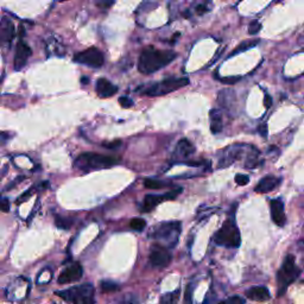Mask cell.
Returning a JSON list of instances; mask_svg holds the SVG:
<instances>
[{
    "mask_svg": "<svg viewBox=\"0 0 304 304\" xmlns=\"http://www.w3.org/2000/svg\"><path fill=\"white\" fill-rule=\"evenodd\" d=\"M144 186H145V188H148V189H160V188H164V186H166L168 183L162 182V180H158L148 178V180H145Z\"/></svg>",
    "mask_w": 304,
    "mask_h": 304,
    "instance_id": "24",
    "label": "cell"
},
{
    "mask_svg": "<svg viewBox=\"0 0 304 304\" xmlns=\"http://www.w3.org/2000/svg\"><path fill=\"white\" fill-rule=\"evenodd\" d=\"M176 56L171 50H157L154 46H148L139 57L138 69L142 74H152L172 62Z\"/></svg>",
    "mask_w": 304,
    "mask_h": 304,
    "instance_id": "1",
    "label": "cell"
},
{
    "mask_svg": "<svg viewBox=\"0 0 304 304\" xmlns=\"http://www.w3.org/2000/svg\"><path fill=\"white\" fill-rule=\"evenodd\" d=\"M98 5H99V6H104V8H108V6H112V5H113V2H98Z\"/></svg>",
    "mask_w": 304,
    "mask_h": 304,
    "instance_id": "38",
    "label": "cell"
},
{
    "mask_svg": "<svg viewBox=\"0 0 304 304\" xmlns=\"http://www.w3.org/2000/svg\"><path fill=\"white\" fill-rule=\"evenodd\" d=\"M95 90L100 98H110L114 94L118 93V87L110 82L107 78H98L96 84H95Z\"/></svg>",
    "mask_w": 304,
    "mask_h": 304,
    "instance_id": "15",
    "label": "cell"
},
{
    "mask_svg": "<svg viewBox=\"0 0 304 304\" xmlns=\"http://www.w3.org/2000/svg\"><path fill=\"white\" fill-rule=\"evenodd\" d=\"M32 55V50L23 40H19L17 44V49L14 54V69L16 70H20L23 66L26 64L28 57Z\"/></svg>",
    "mask_w": 304,
    "mask_h": 304,
    "instance_id": "13",
    "label": "cell"
},
{
    "mask_svg": "<svg viewBox=\"0 0 304 304\" xmlns=\"http://www.w3.org/2000/svg\"><path fill=\"white\" fill-rule=\"evenodd\" d=\"M119 289L118 284H116L114 282L110 280H104L101 282V290L104 292H113V291H116Z\"/></svg>",
    "mask_w": 304,
    "mask_h": 304,
    "instance_id": "25",
    "label": "cell"
},
{
    "mask_svg": "<svg viewBox=\"0 0 304 304\" xmlns=\"http://www.w3.org/2000/svg\"><path fill=\"white\" fill-rule=\"evenodd\" d=\"M213 240L216 245L228 247V248H236L240 246L242 236L234 218H227L224 221L220 230L215 233Z\"/></svg>",
    "mask_w": 304,
    "mask_h": 304,
    "instance_id": "4",
    "label": "cell"
},
{
    "mask_svg": "<svg viewBox=\"0 0 304 304\" xmlns=\"http://www.w3.org/2000/svg\"><path fill=\"white\" fill-rule=\"evenodd\" d=\"M209 120H210V131L212 133H214V134H216V133H220L222 131L224 128V122H222V116H221V113L218 112V110H210V112H209Z\"/></svg>",
    "mask_w": 304,
    "mask_h": 304,
    "instance_id": "20",
    "label": "cell"
},
{
    "mask_svg": "<svg viewBox=\"0 0 304 304\" xmlns=\"http://www.w3.org/2000/svg\"><path fill=\"white\" fill-rule=\"evenodd\" d=\"M247 148H248V145L236 144L224 148V150L221 151L220 157H218V168L224 169V168L232 166L234 162L236 160H240V158L242 157V154L246 152L245 150H247Z\"/></svg>",
    "mask_w": 304,
    "mask_h": 304,
    "instance_id": "9",
    "label": "cell"
},
{
    "mask_svg": "<svg viewBox=\"0 0 304 304\" xmlns=\"http://www.w3.org/2000/svg\"><path fill=\"white\" fill-rule=\"evenodd\" d=\"M120 304H137V302H136V300H122V302Z\"/></svg>",
    "mask_w": 304,
    "mask_h": 304,
    "instance_id": "39",
    "label": "cell"
},
{
    "mask_svg": "<svg viewBox=\"0 0 304 304\" xmlns=\"http://www.w3.org/2000/svg\"><path fill=\"white\" fill-rule=\"evenodd\" d=\"M2 210L4 212V213H8L10 210V204H8V200L4 198L2 200Z\"/></svg>",
    "mask_w": 304,
    "mask_h": 304,
    "instance_id": "33",
    "label": "cell"
},
{
    "mask_svg": "<svg viewBox=\"0 0 304 304\" xmlns=\"http://www.w3.org/2000/svg\"><path fill=\"white\" fill-rule=\"evenodd\" d=\"M119 104H122L124 108H130V107H132L133 104H134V102H133V100H131L128 96L119 98Z\"/></svg>",
    "mask_w": 304,
    "mask_h": 304,
    "instance_id": "30",
    "label": "cell"
},
{
    "mask_svg": "<svg viewBox=\"0 0 304 304\" xmlns=\"http://www.w3.org/2000/svg\"><path fill=\"white\" fill-rule=\"evenodd\" d=\"M55 222H56V226L58 228H61V230H69L72 224V220H70V218L56 216Z\"/></svg>",
    "mask_w": 304,
    "mask_h": 304,
    "instance_id": "26",
    "label": "cell"
},
{
    "mask_svg": "<svg viewBox=\"0 0 304 304\" xmlns=\"http://www.w3.org/2000/svg\"><path fill=\"white\" fill-rule=\"evenodd\" d=\"M182 192V188H178L176 190H172V192H166V194L163 195H154V194H148L145 196L144 202H142V212H145V213H148V212L154 210V208L157 207L158 204H162V202L166 201V200H172L175 198L177 195Z\"/></svg>",
    "mask_w": 304,
    "mask_h": 304,
    "instance_id": "11",
    "label": "cell"
},
{
    "mask_svg": "<svg viewBox=\"0 0 304 304\" xmlns=\"http://www.w3.org/2000/svg\"><path fill=\"white\" fill-rule=\"evenodd\" d=\"M258 43H259V40H245V42H242V44H240V46H236V49L234 50V52L232 54H230V56L236 55V54H240V52H246V50H248V49H251V48L256 46Z\"/></svg>",
    "mask_w": 304,
    "mask_h": 304,
    "instance_id": "21",
    "label": "cell"
},
{
    "mask_svg": "<svg viewBox=\"0 0 304 304\" xmlns=\"http://www.w3.org/2000/svg\"><path fill=\"white\" fill-rule=\"evenodd\" d=\"M240 78H221V82H224V84H233L234 82L239 81Z\"/></svg>",
    "mask_w": 304,
    "mask_h": 304,
    "instance_id": "35",
    "label": "cell"
},
{
    "mask_svg": "<svg viewBox=\"0 0 304 304\" xmlns=\"http://www.w3.org/2000/svg\"><path fill=\"white\" fill-rule=\"evenodd\" d=\"M82 274H84V268H82L81 264L74 262V264L69 265L68 268H66L64 270L61 272V274L58 276V283L60 284L72 283V282L81 280Z\"/></svg>",
    "mask_w": 304,
    "mask_h": 304,
    "instance_id": "12",
    "label": "cell"
},
{
    "mask_svg": "<svg viewBox=\"0 0 304 304\" xmlns=\"http://www.w3.org/2000/svg\"><path fill=\"white\" fill-rule=\"evenodd\" d=\"M192 285L189 284L188 289H186V297H184V304H192Z\"/></svg>",
    "mask_w": 304,
    "mask_h": 304,
    "instance_id": "31",
    "label": "cell"
},
{
    "mask_svg": "<svg viewBox=\"0 0 304 304\" xmlns=\"http://www.w3.org/2000/svg\"><path fill=\"white\" fill-rule=\"evenodd\" d=\"M280 178L274 176H265L259 180L258 184L256 186V192L259 194H266V192H270L272 190H274L280 184Z\"/></svg>",
    "mask_w": 304,
    "mask_h": 304,
    "instance_id": "16",
    "label": "cell"
},
{
    "mask_svg": "<svg viewBox=\"0 0 304 304\" xmlns=\"http://www.w3.org/2000/svg\"><path fill=\"white\" fill-rule=\"evenodd\" d=\"M130 227H131L133 230L142 232V230L146 227V221H145L144 218H132L131 222H130Z\"/></svg>",
    "mask_w": 304,
    "mask_h": 304,
    "instance_id": "23",
    "label": "cell"
},
{
    "mask_svg": "<svg viewBox=\"0 0 304 304\" xmlns=\"http://www.w3.org/2000/svg\"><path fill=\"white\" fill-rule=\"evenodd\" d=\"M264 104H265L266 108H270V107L272 106V98H271L268 94H266V95H265V98H264Z\"/></svg>",
    "mask_w": 304,
    "mask_h": 304,
    "instance_id": "36",
    "label": "cell"
},
{
    "mask_svg": "<svg viewBox=\"0 0 304 304\" xmlns=\"http://www.w3.org/2000/svg\"><path fill=\"white\" fill-rule=\"evenodd\" d=\"M262 28V24L259 23V22L256 20H253L251 24H250V28H248V34H256L260 31Z\"/></svg>",
    "mask_w": 304,
    "mask_h": 304,
    "instance_id": "28",
    "label": "cell"
},
{
    "mask_svg": "<svg viewBox=\"0 0 304 304\" xmlns=\"http://www.w3.org/2000/svg\"><path fill=\"white\" fill-rule=\"evenodd\" d=\"M300 274V270L296 266L294 262V256H285L283 264H282L280 271L277 274V280H278V296L284 294L286 291L288 286L292 284L294 280L298 278Z\"/></svg>",
    "mask_w": 304,
    "mask_h": 304,
    "instance_id": "6",
    "label": "cell"
},
{
    "mask_svg": "<svg viewBox=\"0 0 304 304\" xmlns=\"http://www.w3.org/2000/svg\"><path fill=\"white\" fill-rule=\"evenodd\" d=\"M178 296H180V290H176V291H174V292L163 294V296L160 297V304H177Z\"/></svg>",
    "mask_w": 304,
    "mask_h": 304,
    "instance_id": "22",
    "label": "cell"
},
{
    "mask_svg": "<svg viewBox=\"0 0 304 304\" xmlns=\"http://www.w3.org/2000/svg\"><path fill=\"white\" fill-rule=\"evenodd\" d=\"M74 62L90 66V68H101L104 63V56L96 46H90L84 52H78L74 56Z\"/></svg>",
    "mask_w": 304,
    "mask_h": 304,
    "instance_id": "8",
    "label": "cell"
},
{
    "mask_svg": "<svg viewBox=\"0 0 304 304\" xmlns=\"http://www.w3.org/2000/svg\"><path fill=\"white\" fill-rule=\"evenodd\" d=\"M236 182L238 186H246L247 183L250 182V177L247 175H242V174H239V175L236 176Z\"/></svg>",
    "mask_w": 304,
    "mask_h": 304,
    "instance_id": "29",
    "label": "cell"
},
{
    "mask_svg": "<svg viewBox=\"0 0 304 304\" xmlns=\"http://www.w3.org/2000/svg\"><path fill=\"white\" fill-rule=\"evenodd\" d=\"M56 294L72 304H94L95 302V289L88 283L57 291Z\"/></svg>",
    "mask_w": 304,
    "mask_h": 304,
    "instance_id": "3",
    "label": "cell"
},
{
    "mask_svg": "<svg viewBox=\"0 0 304 304\" xmlns=\"http://www.w3.org/2000/svg\"><path fill=\"white\" fill-rule=\"evenodd\" d=\"M194 152L195 146L192 145V142L188 140V139H180V140L177 142L175 151H174V157L177 158V160H184V158L192 156Z\"/></svg>",
    "mask_w": 304,
    "mask_h": 304,
    "instance_id": "17",
    "label": "cell"
},
{
    "mask_svg": "<svg viewBox=\"0 0 304 304\" xmlns=\"http://www.w3.org/2000/svg\"><path fill=\"white\" fill-rule=\"evenodd\" d=\"M120 144H122V142H120V140H116V142H110V144H108V142H104L102 146L107 148H114L119 146Z\"/></svg>",
    "mask_w": 304,
    "mask_h": 304,
    "instance_id": "34",
    "label": "cell"
},
{
    "mask_svg": "<svg viewBox=\"0 0 304 304\" xmlns=\"http://www.w3.org/2000/svg\"><path fill=\"white\" fill-rule=\"evenodd\" d=\"M208 11H209L208 6L204 5V4L198 5V8H196V14H206V12H208Z\"/></svg>",
    "mask_w": 304,
    "mask_h": 304,
    "instance_id": "32",
    "label": "cell"
},
{
    "mask_svg": "<svg viewBox=\"0 0 304 304\" xmlns=\"http://www.w3.org/2000/svg\"><path fill=\"white\" fill-rule=\"evenodd\" d=\"M81 82H82V84H88V82H90V78H88L87 76H84V78H81Z\"/></svg>",
    "mask_w": 304,
    "mask_h": 304,
    "instance_id": "40",
    "label": "cell"
},
{
    "mask_svg": "<svg viewBox=\"0 0 304 304\" xmlns=\"http://www.w3.org/2000/svg\"><path fill=\"white\" fill-rule=\"evenodd\" d=\"M14 36V23L8 18H2L0 24V38L2 43L11 42Z\"/></svg>",
    "mask_w": 304,
    "mask_h": 304,
    "instance_id": "19",
    "label": "cell"
},
{
    "mask_svg": "<svg viewBox=\"0 0 304 304\" xmlns=\"http://www.w3.org/2000/svg\"><path fill=\"white\" fill-rule=\"evenodd\" d=\"M180 232H182V224L180 221H169V222L157 224L152 230L151 236L154 240L166 244L169 247H174L178 242Z\"/></svg>",
    "mask_w": 304,
    "mask_h": 304,
    "instance_id": "7",
    "label": "cell"
},
{
    "mask_svg": "<svg viewBox=\"0 0 304 304\" xmlns=\"http://www.w3.org/2000/svg\"><path fill=\"white\" fill-rule=\"evenodd\" d=\"M246 297L248 300H252L265 302V300H268L271 298V294L266 286L258 285V286L250 288V289L246 291Z\"/></svg>",
    "mask_w": 304,
    "mask_h": 304,
    "instance_id": "18",
    "label": "cell"
},
{
    "mask_svg": "<svg viewBox=\"0 0 304 304\" xmlns=\"http://www.w3.org/2000/svg\"><path fill=\"white\" fill-rule=\"evenodd\" d=\"M246 300H244L242 297L240 296H232V297H228V298L221 300V302H218V304H245Z\"/></svg>",
    "mask_w": 304,
    "mask_h": 304,
    "instance_id": "27",
    "label": "cell"
},
{
    "mask_svg": "<svg viewBox=\"0 0 304 304\" xmlns=\"http://www.w3.org/2000/svg\"><path fill=\"white\" fill-rule=\"evenodd\" d=\"M259 132H260L262 137H266V136H268V126H266V124H262V125L259 126Z\"/></svg>",
    "mask_w": 304,
    "mask_h": 304,
    "instance_id": "37",
    "label": "cell"
},
{
    "mask_svg": "<svg viewBox=\"0 0 304 304\" xmlns=\"http://www.w3.org/2000/svg\"><path fill=\"white\" fill-rule=\"evenodd\" d=\"M118 163V160L106 154H95V152H84L78 154L75 160V166L82 171H93L107 169Z\"/></svg>",
    "mask_w": 304,
    "mask_h": 304,
    "instance_id": "2",
    "label": "cell"
},
{
    "mask_svg": "<svg viewBox=\"0 0 304 304\" xmlns=\"http://www.w3.org/2000/svg\"><path fill=\"white\" fill-rule=\"evenodd\" d=\"M171 253L166 247L162 245H154L151 247L148 260L154 268H166L171 262Z\"/></svg>",
    "mask_w": 304,
    "mask_h": 304,
    "instance_id": "10",
    "label": "cell"
},
{
    "mask_svg": "<svg viewBox=\"0 0 304 304\" xmlns=\"http://www.w3.org/2000/svg\"><path fill=\"white\" fill-rule=\"evenodd\" d=\"M189 84V78H166L156 84H151L148 87L142 88V94L146 96H162L175 92L180 88Z\"/></svg>",
    "mask_w": 304,
    "mask_h": 304,
    "instance_id": "5",
    "label": "cell"
},
{
    "mask_svg": "<svg viewBox=\"0 0 304 304\" xmlns=\"http://www.w3.org/2000/svg\"><path fill=\"white\" fill-rule=\"evenodd\" d=\"M271 218L277 226L283 227L286 224V215L284 210V204L282 198H274L270 201Z\"/></svg>",
    "mask_w": 304,
    "mask_h": 304,
    "instance_id": "14",
    "label": "cell"
}]
</instances>
